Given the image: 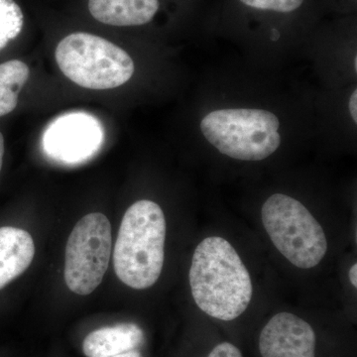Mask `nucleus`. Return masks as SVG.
<instances>
[{
    "mask_svg": "<svg viewBox=\"0 0 357 357\" xmlns=\"http://www.w3.org/2000/svg\"><path fill=\"white\" fill-rule=\"evenodd\" d=\"M189 279L197 306L213 319L234 321L252 299L248 268L234 246L220 236L206 237L195 249Z\"/></svg>",
    "mask_w": 357,
    "mask_h": 357,
    "instance_id": "f257e3e1",
    "label": "nucleus"
},
{
    "mask_svg": "<svg viewBox=\"0 0 357 357\" xmlns=\"http://www.w3.org/2000/svg\"><path fill=\"white\" fill-rule=\"evenodd\" d=\"M165 239V215L159 204L141 199L129 206L114 251L119 280L135 290L152 287L163 269Z\"/></svg>",
    "mask_w": 357,
    "mask_h": 357,
    "instance_id": "f03ea898",
    "label": "nucleus"
},
{
    "mask_svg": "<svg viewBox=\"0 0 357 357\" xmlns=\"http://www.w3.org/2000/svg\"><path fill=\"white\" fill-rule=\"evenodd\" d=\"M280 121L264 109H220L201 122L204 138L218 152L241 161H261L281 144Z\"/></svg>",
    "mask_w": 357,
    "mask_h": 357,
    "instance_id": "7ed1b4c3",
    "label": "nucleus"
},
{
    "mask_svg": "<svg viewBox=\"0 0 357 357\" xmlns=\"http://www.w3.org/2000/svg\"><path fill=\"white\" fill-rule=\"evenodd\" d=\"M56 61L68 79L82 88H119L132 77L135 67L121 47L89 33H73L56 48Z\"/></svg>",
    "mask_w": 357,
    "mask_h": 357,
    "instance_id": "20e7f679",
    "label": "nucleus"
},
{
    "mask_svg": "<svg viewBox=\"0 0 357 357\" xmlns=\"http://www.w3.org/2000/svg\"><path fill=\"white\" fill-rule=\"evenodd\" d=\"M261 218L275 248L294 266L311 269L325 257L328 251L325 231L298 199L275 194L263 204Z\"/></svg>",
    "mask_w": 357,
    "mask_h": 357,
    "instance_id": "39448f33",
    "label": "nucleus"
},
{
    "mask_svg": "<svg viewBox=\"0 0 357 357\" xmlns=\"http://www.w3.org/2000/svg\"><path fill=\"white\" fill-rule=\"evenodd\" d=\"M112 225L100 213L86 215L70 232L66 246L65 281L77 295H89L102 282L112 255Z\"/></svg>",
    "mask_w": 357,
    "mask_h": 357,
    "instance_id": "423d86ee",
    "label": "nucleus"
},
{
    "mask_svg": "<svg viewBox=\"0 0 357 357\" xmlns=\"http://www.w3.org/2000/svg\"><path fill=\"white\" fill-rule=\"evenodd\" d=\"M103 130L100 121L84 112H73L52 122L43 135L45 152L63 163H81L100 149Z\"/></svg>",
    "mask_w": 357,
    "mask_h": 357,
    "instance_id": "0eeeda50",
    "label": "nucleus"
},
{
    "mask_svg": "<svg viewBox=\"0 0 357 357\" xmlns=\"http://www.w3.org/2000/svg\"><path fill=\"white\" fill-rule=\"evenodd\" d=\"M259 351L262 357H314L316 333L300 317L279 312L263 328Z\"/></svg>",
    "mask_w": 357,
    "mask_h": 357,
    "instance_id": "6e6552de",
    "label": "nucleus"
},
{
    "mask_svg": "<svg viewBox=\"0 0 357 357\" xmlns=\"http://www.w3.org/2000/svg\"><path fill=\"white\" fill-rule=\"evenodd\" d=\"M35 255L31 234L17 227H0V290L24 273Z\"/></svg>",
    "mask_w": 357,
    "mask_h": 357,
    "instance_id": "1a4fd4ad",
    "label": "nucleus"
},
{
    "mask_svg": "<svg viewBox=\"0 0 357 357\" xmlns=\"http://www.w3.org/2000/svg\"><path fill=\"white\" fill-rule=\"evenodd\" d=\"M159 6L158 0H89V10L95 20L119 27L146 24Z\"/></svg>",
    "mask_w": 357,
    "mask_h": 357,
    "instance_id": "9d476101",
    "label": "nucleus"
},
{
    "mask_svg": "<svg viewBox=\"0 0 357 357\" xmlns=\"http://www.w3.org/2000/svg\"><path fill=\"white\" fill-rule=\"evenodd\" d=\"M143 340L144 333L135 324L105 326L84 337L83 352L86 357H112L137 349Z\"/></svg>",
    "mask_w": 357,
    "mask_h": 357,
    "instance_id": "9b49d317",
    "label": "nucleus"
},
{
    "mask_svg": "<svg viewBox=\"0 0 357 357\" xmlns=\"http://www.w3.org/2000/svg\"><path fill=\"white\" fill-rule=\"evenodd\" d=\"M24 16L14 0H0V51L22 31Z\"/></svg>",
    "mask_w": 357,
    "mask_h": 357,
    "instance_id": "f8f14e48",
    "label": "nucleus"
},
{
    "mask_svg": "<svg viewBox=\"0 0 357 357\" xmlns=\"http://www.w3.org/2000/svg\"><path fill=\"white\" fill-rule=\"evenodd\" d=\"M30 70L25 63L18 60L0 64V86L20 93L29 77Z\"/></svg>",
    "mask_w": 357,
    "mask_h": 357,
    "instance_id": "ddd939ff",
    "label": "nucleus"
},
{
    "mask_svg": "<svg viewBox=\"0 0 357 357\" xmlns=\"http://www.w3.org/2000/svg\"><path fill=\"white\" fill-rule=\"evenodd\" d=\"M241 1L252 8L288 13L299 8L304 0H241Z\"/></svg>",
    "mask_w": 357,
    "mask_h": 357,
    "instance_id": "4468645a",
    "label": "nucleus"
},
{
    "mask_svg": "<svg viewBox=\"0 0 357 357\" xmlns=\"http://www.w3.org/2000/svg\"><path fill=\"white\" fill-rule=\"evenodd\" d=\"M17 103L18 93L13 89L0 86V117L13 112Z\"/></svg>",
    "mask_w": 357,
    "mask_h": 357,
    "instance_id": "2eb2a0df",
    "label": "nucleus"
},
{
    "mask_svg": "<svg viewBox=\"0 0 357 357\" xmlns=\"http://www.w3.org/2000/svg\"><path fill=\"white\" fill-rule=\"evenodd\" d=\"M208 357H243V354L236 345L225 342L218 344Z\"/></svg>",
    "mask_w": 357,
    "mask_h": 357,
    "instance_id": "dca6fc26",
    "label": "nucleus"
},
{
    "mask_svg": "<svg viewBox=\"0 0 357 357\" xmlns=\"http://www.w3.org/2000/svg\"><path fill=\"white\" fill-rule=\"evenodd\" d=\"M349 112L354 121L357 123V91H354L351 98H349Z\"/></svg>",
    "mask_w": 357,
    "mask_h": 357,
    "instance_id": "f3484780",
    "label": "nucleus"
},
{
    "mask_svg": "<svg viewBox=\"0 0 357 357\" xmlns=\"http://www.w3.org/2000/svg\"><path fill=\"white\" fill-rule=\"evenodd\" d=\"M357 264L352 265L351 267V270H349V280H351V285L354 286V288L357 287Z\"/></svg>",
    "mask_w": 357,
    "mask_h": 357,
    "instance_id": "a211bd4d",
    "label": "nucleus"
},
{
    "mask_svg": "<svg viewBox=\"0 0 357 357\" xmlns=\"http://www.w3.org/2000/svg\"><path fill=\"white\" fill-rule=\"evenodd\" d=\"M112 357H142V356H141L140 352L137 349H134V351L123 352V354H117V356Z\"/></svg>",
    "mask_w": 357,
    "mask_h": 357,
    "instance_id": "6ab92c4d",
    "label": "nucleus"
},
{
    "mask_svg": "<svg viewBox=\"0 0 357 357\" xmlns=\"http://www.w3.org/2000/svg\"><path fill=\"white\" fill-rule=\"evenodd\" d=\"M4 156V138L2 133L0 132V171H1L2 163H3Z\"/></svg>",
    "mask_w": 357,
    "mask_h": 357,
    "instance_id": "aec40b11",
    "label": "nucleus"
},
{
    "mask_svg": "<svg viewBox=\"0 0 357 357\" xmlns=\"http://www.w3.org/2000/svg\"><path fill=\"white\" fill-rule=\"evenodd\" d=\"M354 67H356V70H357V57H356V60H354Z\"/></svg>",
    "mask_w": 357,
    "mask_h": 357,
    "instance_id": "412c9836",
    "label": "nucleus"
}]
</instances>
